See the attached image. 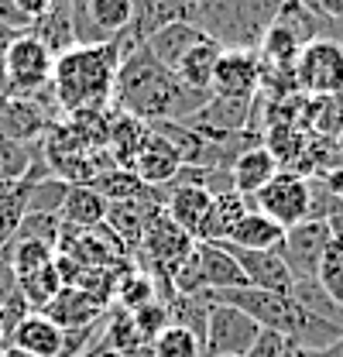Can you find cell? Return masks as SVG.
I'll return each instance as SVG.
<instances>
[{"label": "cell", "instance_id": "40", "mask_svg": "<svg viewBox=\"0 0 343 357\" xmlns=\"http://www.w3.org/2000/svg\"><path fill=\"white\" fill-rule=\"evenodd\" d=\"M333 144H337V158L343 162V128L337 131V137H333Z\"/></svg>", "mask_w": 343, "mask_h": 357}, {"label": "cell", "instance_id": "13", "mask_svg": "<svg viewBox=\"0 0 343 357\" xmlns=\"http://www.w3.org/2000/svg\"><path fill=\"white\" fill-rule=\"evenodd\" d=\"M48 131V114L42 107V96H7L0 100V134L10 141H35Z\"/></svg>", "mask_w": 343, "mask_h": 357}, {"label": "cell", "instance_id": "4", "mask_svg": "<svg viewBox=\"0 0 343 357\" xmlns=\"http://www.w3.org/2000/svg\"><path fill=\"white\" fill-rule=\"evenodd\" d=\"M55 52L31 31H17L3 52V83L7 96H42L52 86Z\"/></svg>", "mask_w": 343, "mask_h": 357}, {"label": "cell", "instance_id": "22", "mask_svg": "<svg viewBox=\"0 0 343 357\" xmlns=\"http://www.w3.org/2000/svg\"><path fill=\"white\" fill-rule=\"evenodd\" d=\"M251 199L241 196L237 189H227V192H216L210 199V210H206V220L199 227V241H227L230 230L237 227V220L251 210L247 206Z\"/></svg>", "mask_w": 343, "mask_h": 357}, {"label": "cell", "instance_id": "15", "mask_svg": "<svg viewBox=\"0 0 343 357\" xmlns=\"http://www.w3.org/2000/svg\"><path fill=\"white\" fill-rule=\"evenodd\" d=\"M178 169H182L178 151L172 148L162 134H155L151 128H148V137H144V144H141V151H137L130 172L141 178L148 189H158V185H169Z\"/></svg>", "mask_w": 343, "mask_h": 357}, {"label": "cell", "instance_id": "20", "mask_svg": "<svg viewBox=\"0 0 343 357\" xmlns=\"http://www.w3.org/2000/svg\"><path fill=\"white\" fill-rule=\"evenodd\" d=\"M134 3V24L130 42H144L151 31L172 21H192V0H130Z\"/></svg>", "mask_w": 343, "mask_h": 357}, {"label": "cell", "instance_id": "31", "mask_svg": "<svg viewBox=\"0 0 343 357\" xmlns=\"http://www.w3.org/2000/svg\"><path fill=\"white\" fill-rule=\"evenodd\" d=\"M66 192H69V182H62L55 176H42L31 185V192H28V213H52V217H59V206H62Z\"/></svg>", "mask_w": 343, "mask_h": 357}, {"label": "cell", "instance_id": "25", "mask_svg": "<svg viewBox=\"0 0 343 357\" xmlns=\"http://www.w3.org/2000/svg\"><path fill=\"white\" fill-rule=\"evenodd\" d=\"M148 137V124L137 121V117H128V114H117L110 121V137H107V155L114 158L117 169H130L141 144Z\"/></svg>", "mask_w": 343, "mask_h": 357}, {"label": "cell", "instance_id": "14", "mask_svg": "<svg viewBox=\"0 0 343 357\" xmlns=\"http://www.w3.org/2000/svg\"><path fill=\"white\" fill-rule=\"evenodd\" d=\"M196 261L206 292H227V289H244V268L237 265V258L227 251L223 241H196Z\"/></svg>", "mask_w": 343, "mask_h": 357}, {"label": "cell", "instance_id": "33", "mask_svg": "<svg viewBox=\"0 0 343 357\" xmlns=\"http://www.w3.org/2000/svg\"><path fill=\"white\" fill-rule=\"evenodd\" d=\"M292 344L278 333V330H257L254 344H251V351H247V357H285V351H289Z\"/></svg>", "mask_w": 343, "mask_h": 357}, {"label": "cell", "instance_id": "10", "mask_svg": "<svg viewBox=\"0 0 343 357\" xmlns=\"http://www.w3.org/2000/svg\"><path fill=\"white\" fill-rule=\"evenodd\" d=\"M264 76L257 48H223L216 59L210 93L216 96H254Z\"/></svg>", "mask_w": 343, "mask_h": 357}, {"label": "cell", "instance_id": "45", "mask_svg": "<svg viewBox=\"0 0 343 357\" xmlns=\"http://www.w3.org/2000/svg\"><path fill=\"white\" fill-rule=\"evenodd\" d=\"M192 7H196V0H192Z\"/></svg>", "mask_w": 343, "mask_h": 357}, {"label": "cell", "instance_id": "19", "mask_svg": "<svg viewBox=\"0 0 343 357\" xmlns=\"http://www.w3.org/2000/svg\"><path fill=\"white\" fill-rule=\"evenodd\" d=\"M278 172H282V165H278V158L271 155V148H268V144H251V148H244V151L234 158L230 182H234V189H237L241 196L251 199V196L261 192Z\"/></svg>", "mask_w": 343, "mask_h": 357}, {"label": "cell", "instance_id": "42", "mask_svg": "<svg viewBox=\"0 0 343 357\" xmlns=\"http://www.w3.org/2000/svg\"><path fill=\"white\" fill-rule=\"evenodd\" d=\"M285 357H299V347H289V351H285Z\"/></svg>", "mask_w": 343, "mask_h": 357}, {"label": "cell", "instance_id": "43", "mask_svg": "<svg viewBox=\"0 0 343 357\" xmlns=\"http://www.w3.org/2000/svg\"><path fill=\"white\" fill-rule=\"evenodd\" d=\"M337 347H340V357H343V337H340V344H337Z\"/></svg>", "mask_w": 343, "mask_h": 357}, {"label": "cell", "instance_id": "27", "mask_svg": "<svg viewBox=\"0 0 343 357\" xmlns=\"http://www.w3.org/2000/svg\"><path fill=\"white\" fill-rule=\"evenodd\" d=\"M151 351H155V357H203V340L192 330L169 323L151 340Z\"/></svg>", "mask_w": 343, "mask_h": 357}, {"label": "cell", "instance_id": "8", "mask_svg": "<svg viewBox=\"0 0 343 357\" xmlns=\"http://www.w3.org/2000/svg\"><path fill=\"white\" fill-rule=\"evenodd\" d=\"M254 210H261L264 217L278 223V227H296V223L309 220V203H312V185L309 178L299 172H278L261 192L251 196Z\"/></svg>", "mask_w": 343, "mask_h": 357}, {"label": "cell", "instance_id": "2", "mask_svg": "<svg viewBox=\"0 0 343 357\" xmlns=\"http://www.w3.org/2000/svg\"><path fill=\"white\" fill-rule=\"evenodd\" d=\"M134 42L114 38L100 45H73L55 55L52 93L55 103L69 114L76 110H103L114 96V79L121 69V55Z\"/></svg>", "mask_w": 343, "mask_h": 357}, {"label": "cell", "instance_id": "23", "mask_svg": "<svg viewBox=\"0 0 343 357\" xmlns=\"http://www.w3.org/2000/svg\"><path fill=\"white\" fill-rule=\"evenodd\" d=\"M282 241H285V227H278L261 210H247L227 237V244H237V248H247V251H278Z\"/></svg>", "mask_w": 343, "mask_h": 357}, {"label": "cell", "instance_id": "38", "mask_svg": "<svg viewBox=\"0 0 343 357\" xmlns=\"http://www.w3.org/2000/svg\"><path fill=\"white\" fill-rule=\"evenodd\" d=\"M0 357H35V354H28V351H21V347H10V344H3V347H0Z\"/></svg>", "mask_w": 343, "mask_h": 357}, {"label": "cell", "instance_id": "24", "mask_svg": "<svg viewBox=\"0 0 343 357\" xmlns=\"http://www.w3.org/2000/svg\"><path fill=\"white\" fill-rule=\"evenodd\" d=\"M220 52H223V45L206 35L203 42H196L189 52H185V59L175 66V76H178L189 89H203V93H210V83H213V69H216Z\"/></svg>", "mask_w": 343, "mask_h": 357}, {"label": "cell", "instance_id": "26", "mask_svg": "<svg viewBox=\"0 0 343 357\" xmlns=\"http://www.w3.org/2000/svg\"><path fill=\"white\" fill-rule=\"evenodd\" d=\"M89 185L107 199V206L110 203H130V199H148L151 196V189L134 176L130 169H107V172H100V176L93 178Z\"/></svg>", "mask_w": 343, "mask_h": 357}, {"label": "cell", "instance_id": "28", "mask_svg": "<svg viewBox=\"0 0 343 357\" xmlns=\"http://www.w3.org/2000/svg\"><path fill=\"white\" fill-rule=\"evenodd\" d=\"M155 292H158V285L148 271H128V275L117 278V303L124 306V312L144 310V306L158 303Z\"/></svg>", "mask_w": 343, "mask_h": 357}, {"label": "cell", "instance_id": "17", "mask_svg": "<svg viewBox=\"0 0 343 357\" xmlns=\"http://www.w3.org/2000/svg\"><path fill=\"white\" fill-rule=\"evenodd\" d=\"M203 38H206V31L196 21H172V24H162L158 31H151L141 45L148 48L151 59H158L165 69L175 73V66L185 59V52L196 42H203Z\"/></svg>", "mask_w": 343, "mask_h": 357}, {"label": "cell", "instance_id": "39", "mask_svg": "<svg viewBox=\"0 0 343 357\" xmlns=\"http://www.w3.org/2000/svg\"><path fill=\"white\" fill-rule=\"evenodd\" d=\"M330 100H333V107H337V110H340V117H343V86L337 89V93H333V96H330Z\"/></svg>", "mask_w": 343, "mask_h": 357}, {"label": "cell", "instance_id": "29", "mask_svg": "<svg viewBox=\"0 0 343 357\" xmlns=\"http://www.w3.org/2000/svg\"><path fill=\"white\" fill-rule=\"evenodd\" d=\"M7 251H10V265H14L17 278L35 275V271H42L45 265L55 261V248L45 244V241H10Z\"/></svg>", "mask_w": 343, "mask_h": 357}, {"label": "cell", "instance_id": "9", "mask_svg": "<svg viewBox=\"0 0 343 357\" xmlns=\"http://www.w3.org/2000/svg\"><path fill=\"white\" fill-rule=\"evenodd\" d=\"M330 227L326 220H302L285 230V241L278 248V255L285 258V265L292 271V278H316V268L323 251L330 248Z\"/></svg>", "mask_w": 343, "mask_h": 357}, {"label": "cell", "instance_id": "7", "mask_svg": "<svg viewBox=\"0 0 343 357\" xmlns=\"http://www.w3.org/2000/svg\"><path fill=\"white\" fill-rule=\"evenodd\" d=\"M254 319L230 303H213L206 312V333H203V357H247L257 337Z\"/></svg>", "mask_w": 343, "mask_h": 357}, {"label": "cell", "instance_id": "32", "mask_svg": "<svg viewBox=\"0 0 343 357\" xmlns=\"http://www.w3.org/2000/svg\"><path fill=\"white\" fill-rule=\"evenodd\" d=\"M31 165H35L31 148L0 134V178H3V182H17V178L28 176V169H31Z\"/></svg>", "mask_w": 343, "mask_h": 357}, {"label": "cell", "instance_id": "16", "mask_svg": "<svg viewBox=\"0 0 343 357\" xmlns=\"http://www.w3.org/2000/svg\"><path fill=\"white\" fill-rule=\"evenodd\" d=\"M213 192L203 185H189V182H169V199H165V217L175 227H182L192 241H199V227L206 220Z\"/></svg>", "mask_w": 343, "mask_h": 357}, {"label": "cell", "instance_id": "34", "mask_svg": "<svg viewBox=\"0 0 343 357\" xmlns=\"http://www.w3.org/2000/svg\"><path fill=\"white\" fill-rule=\"evenodd\" d=\"M14 10L24 24H35L38 17H45L52 10V0H14Z\"/></svg>", "mask_w": 343, "mask_h": 357}, {"label": "cell", "instance_id": "35", "mask_svg": "<svg viewBox=\"0 0 343 357\" xmlns=\"http://www.w3.org/2000/svg\"><path fill=\"white\" fill-rule=\"evenodd\" d=\"M316 14L326 21H343V0H316Z\"/></svg>", "mask_w": 343, "mask_h": 357}, {"label": "cell", "instance_id": "6", "mask_svg": "<svg viewBox=\"0 0 343 357\" xmlns=\"http://www.w3.org/2000/svg\"><path fill=\"white\" fill-rule=\"evenodd\" d=\"M192 244H196V241H192L182 227H175V223L165 217V210H155L151 220L144 223L141 244H137L134 251H141V258H144V265H148V275H151V278L162 275V278L172 285L175 268H178V261L192 251Z\"/></svg>", "mask_w": 343, "mask_h": 357}, {"label": "cell", "instance_id": "30", "mask_svg": "<svg viewBox=\"0 0 343 357\" xmlns=\"http://www.w3.org/2000/svg\"><path fill=\"white\" fill-rule=\"evenodd\" d=\"M316 278H319L323 292H326L337 306H343V244L330 241V248H326L323 258H319Z\"/></svg>", "mask_w": 343, "mask_h": 357}, {"label": "cell", "instance_id": "37", "mask_svg": "<svg viewBox=\"0 0 343 357\" xmlns=\"http://www.w3.org/2000/svg\"><path fill=\"white\" fill-rule=\"evenodd\" d=\"M79 357H121L117 351H110V347H103V344H96L93 351H83Z\"/></svg>", "mask_w": 343, "mask_h": 357}, {"label": "cell", "instance_id": "36", "mask_svg": "<svg viewBox=\"0 0 343 357\" xmlns=\"http://www.w3.org/2000/svg\"><path fill=\"white\" fill-rule=\"evenodd\" d=\"M326 227H330V237H333L337 244H343V210L340 213H333V217L326 220Z\"/></svg>", "mask_w": 343, "mask_h": 357}, {"label": "cell", "instance_id": "5", "mask_svg": "<svg viewBox=\"0 0 343 357\" xmlns=\"http://www.w3.org/2000/svg\"><path fill=\"white\" fill-rule=\"evenodd\" d=\"M292 79L305 96H333L343 86V45L333 38H312L302 45Z\"/></svg>", "mask_w": 343, "mask_h": 357}, {"label": "cell", "instance_id": "21", "mask_svg": "<svg viewBox=\"0 0 343 357\" xmlns=\"http://www.w3.org/2000/svg\"><path fill=\"white\" fill-rule=\"evenodd\" d=\"M103 220H107V199L93 185H69L59 206V223L73 230H96Z\"/></svg>", "mask_w": 343, "mask_h": 357}, {"label": "cell", "instance_id": "44", "mask_svg": "<svg viewBox=\"0 0 343 357\" xmlns=\"http://www.w3.org/2000/svg\"><path fill=\"white\" fill-rule=\"evenodd\" d=\"M0 347H3V330H0Z\"/></svg>", "mask_w": 343, "mask_h": 357}, {"label": "cell", "instance_id": "18", "mask_svg": "<svg viewBox=\"0 0 343 357\" xmlns=\"http://www.w3.org/2000/svg\"><path fill=\"white\" fill-rule=\"evenodd\" d=\"M42 312L62 330H86V326H96V319L107 312V306L96 303L93 296H86L83 289H76V285H62L59 296Z\"/></svg>", "mask_w": 343, "mask_h": 357}, {"label": "cell", "instance_id": "1", "mask_svg": "<svg viewBox=\"0 0 343 357\" xmlns=\"http://www.w3.org/2000/svg\"><path fill=\"white\" fill-rule=\"evenodd\" d=\"M210 96L213 93L189 89L172 69L151 59L144 45H130L121 55L110 103L128 117L155 124V121H189Z\"/></svg>", "mask_w": 343, "mask_h": 357}, {"label": "cell", "instance_id": "12", "mask_svg": "<svg viewBox=\"0 0 343 357\" xmlns=\"http://www.w3.org/2000/svg\"><path fill=\"white\" fill-rule=\"evenodd\" d=\"M3 344L21 347V351H28V354H35V357H62L66 354V330L55 326L45 312H28L7 333Z\"/></svg>", "mask_w": 343, "mask_h": 357}, {"label": "cell", "instance_id": "3", "mask_svg": "<svg viewBox=\"0 0 343 357\" xmlns=\"http://www.w3.org/2000/svg\"><path fill=\"white\" fill-rule=\"evenodd\" d=\"M285 0H196L192 21L223 48H257Z\"/></svg>", "mask_w": 343, "mask_h": 357}, {"label": "cell", "instance_id": "11", "mask_svg": "<svg viewBox=\"0 0 343 357\" xmlns=\"http://www.w3.org/2000/svg\"><path fill=\"white\" fill-rule=\"evenodd\" d=\"M227 244V241H223ZM227 251L237 258V265L244 268V278L247 285L254 289H268V292H285L292 296V271L285 265V258L278 251H247V248H237V244H227Z\"/></svg>", "mask_w": 343, "mask_h": 357}, {"label": "cell", "instance_id": "41", "mask_svg": "<svg viewBox=\"0 0 343 357\" xmlns=\"http://www.w3.org/2000/svg\"><path fill=\"white\" fill-rule=\"evenodd\" d=\"M10 189H14V182H3V178H0V199H3V196H7Z\"/></svg>", "mask_w": 343, "mask_h": 357}]
</instances>
